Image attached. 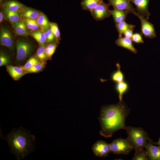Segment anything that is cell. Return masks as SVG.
Returning <instances> with one entry per match:
<instances>
[{"instance_id":"6da1fadb","label":"cell","mask_w":160,"mask_h":160,"mask_svg":"<svg viewBox=\"0 0 160 160\" xmlns=\"http://www.w3.org/2000/svg\"><path fill=\"white\" fill-rule=\"evenodd\" d=\"M130 111L123 100L116 104L102 106L98 118L101 126L100 135L108 138L119 129H125V120Z\"/></svg>"},{"instance_id":"7a4b0ae2","label":"cell","mask_w":160,"mask_h":160,"mask_svg":"<svg viewBox=\"0 0 160 160\" xmlns=\"http://www.w3.org/2000/svg\"><path fill=\"white\" fill-rule=\"evenodd\" d=\"M2 138L7 142L11 152L18 160L24 158L34 149L35 137L23 128L13 129Z\"/></svg>"},{"instance_id":"3957f363","label":"cell","mask_w":160,"mask_h":160,"mask_svg":"<svg viewBox=\"0 0 160 160\" xmlns=\"http://www.w3.org/2000/svg\"><path fill=\"white\" fill-rule=\"evenodd\" d=\"M125 130L127 138L132 143L135 151L145 148L150 138L147 132L140 127L127 126Z\"/></svg>"},{"instance_id":"277c9868","label":"cell","mask_w":160,"mask_h":160,"mask_svg":"<svg viewBox=\"0 0 160 160\" xmlns=\"http://www.w3.org/2000/svg\"><path fill=\"white\" fill-rule=\"evenodd\" d=\"M109 144L110 153L114 154L127 155L134 149L132 143L127 138L116 139Z\"/></svg>"},{"instance_id":"5b68a950","label":"cell","mask_w":160,"mask_h":160,"mask_svg":"<svg viewBox=\"0 0 160 160\" xmlns=\"http://www.w3.org/2000/svg\"><path fill=\"white\" fill-rule=\"evenodd\" d=\"M109 5L103 1L97 5L91 12V15L96 20H101L109 17L111 15Z\"/></svg>"},{"instance_id":"8992f818","label":"cell","mask_w":160,"mask_h":160,"mask_svg":"<svg viewBox=\"0 0 160 160\" xmlns=\"http://www.w3.org/2000/svg\"><path fill=\"white\" fill-rule=\"evenodd\" d=\"M17 56V61H20L25 59L30 54L32 47L28 42L23 40H18L16 42Z\"/></svg>"},{"instance_id":"52a82bcc","label":"cell","mask_w":160,"mask_h":160,"mask_svg":"<svg viewBox=\"0 0 160 160\" xmlns=\"http://www.w3.org/2000/svg\"><path fill=\"white\" fill-rule=\"evenodd\" d=\"M109 5L112 6L114 9L125 11L137 16L136 9L130 3L129 0H108Z\"/></svg>"},{"instance_id":"ba28073f","label":"cell","mask_w":160,"mask_h":160,"mask_svg":"<svg viewBox=\"0 0 160 160\" xmlns=\"http://www.w3.org/2000/svg\"><path fill=\"white\" fill-rule=\"evenodd\" d=\"M141 24L142 33L146 38L152 39L156 37L154 25L149 22L144 17L137 16Z\"/></svg>"},{"instance_id":"9c48e42d","label":"cell","mask_w":160,"mask_h":160,"mask_svg":"<svg viewBox=\"0 0 160 160\" xmlns=\"http://www.w3.org/2000/svg\"><path fill=\"white\" fill-rule=\"evenodd\" d=\"M92 150L96 156L101 157L107 156L110 153L109 144L102 140H99L95 143Z\"/></svg>"},{"instance_id":"30bf717a","label":"cell","mask_w":160,"mask_h":160,"mask_svg":"<svg viewBox=\"0 0 160 160\" xmlns=\"http://www.w3.org/2000/svg\"><path fill=\"white\" fill-rule=\"evenodd\" d=\"M134 4L137 11V16L145 17L148 19L150 13L148 9V4L150 0H129Z\"/></svg>"},{"instance_id":"8fae6325","label":"cell","mask_w":160,"mask_h":160,"mask_svg":"<svg viewBox=\"0 0 160 160\" xmlns=\"http://www.w3.org/2000/svg\"><path fill=\"white\" fill-rule=\"evenodd\" d=\"M0 39L1 45L11 50L13 49L14 44L13 36L11 32L8 29L4 27L1 28Z\"/></svg>"},{"instance_id":"7c38bea8","label":"cell","mask_w":160,"mask_h":160,"mask_svg":"<svg viewBox=\"0 0 160 160\" xmlns=\"http://www.w3.org/2000/svg\"><path fill=\"white\" fill-rule=\"evenodd\" d=\"M145 148L150 160H160V146L155 145L152 143V140L149 138Z\"/></svg>"},{"instance_id":"4fadbf2b","label":"cell","mask_w":160,"mask_h":160,"mask_svg":"<svg viewBox=\"0 0 160 160\" xmlns=\"http://www.w3.org/2000/svg\"><path fill=\"white\" fill-rule=\"evenodd\" d=\"M2 6L4 10L22 13L26 8L25 6L19 2L14 0H8L4 2Z\"/></svg>"},{"instance_id":"5bb4252c","label":"cell","mask_w":160,"mask_h":160,"mask_svg":"<svg viewBox=\"0 0 160 160\" xmlns=\"http://www.w3.org/2000/svg\"><path fill=\"white\" fill-rule=\"evenodd\" d=\"M132 41L131 38L121 37H119L115 43L118 46L125 48L136 54L137 50L133 45Z\"/></svg>"},{"instance_id":"9a60e30c","label":"cell","mask_w":160,"mask_h":160,"mask_svg":"<svg viewBox=\"0 0 160 160\" xmlns=\"http://www.w3.org/2000/svg\"><path fill=\"white\" fill-rule=\"evenodd\" d=\"M7 71L12 77L15 80L19 79L25 73L24 70L22 68L7 65Z\"/></svg>"},{"instance_id":"2e32d148","label":"cell","mask_w":160,"mask_h":160,"mask_svg":"<svg viewBox=\"0 0 160 160\" xmlns=\"http://www.w3.org/2000/svg\"><path fill=\"white\" fill-rule=\"evenodd\" d=\"M110 12L116 24L125 21L128 13L125 11L114 9L113 10H110Z\"/></svg>"},{"instance_id":"e0dca14e","label":"cell","mask_w":160,"mask_h":160,"mask_svg":"<svg viewBox=\"0 0 160 160\" xmlns=\"http://www.w3.org/2000/svg\"><path fill=\"white\" fill-rule=\"evenodd\" d=\"M13 23V28L17 35L26 36L28 35L27 27L24 22L20 20Z\"/></svg>"},{"instance_id":"ac0fdd59","label":"cell","mask_w":160,"mask_h":160,"mask_svg":"<svg viewBox=\"0 0 160 160\" xmlns=\"http://www.w3.org/2000/svg\"><path fill=\"white\" fill-rule=\"evenodd\" d=\"M103 0H82L81 4L83 9L90 12Z\"/></svg>"},{"instance_id":"d6986e66","label":"cell","mask_w":160,"mask_h":160,"mask_svg":"<svg viewBox=\"0 0 160 160\" xmlns=\"http://www.w3.org/2000/svg\"><path fill=\"white\" fill-rule=\"evenodd\" d=\"M115 89L119 95V101H122L123 96L128 89L129 85L126 81L116 83L115 86Z\"/></svg>"},{"instance_id":"ffe728a7","label":"cell","mask_w":160,"mask_h":160,"mask_svg":"<svg viewBox=\"0 0 160 160\" xmlns=\"http://www.w3.org/2000/svg\"><path fill=\"white\" fill-rule=\"evenodd\" d=\"M42 46L44 47L46 41V39L44 31L42 30L34 31L30 33Z\"/></svg>"},{"instance_id":"44dd1931","label":"cell","mask_w":160,"mask_h":160,"mask_svg":"<svg viewBox=\"0 0 160 160\" xmlns=\"http://www.w3.org/2000/svg\"><path fill=\"white\" fill-rule=\"evenodd\" d=\"M36 20L41 30L44 31L50 28V23L46 16L42 13H40Z\"/></svg>"},{"instance_id":"7402d4cb","label":"cell","mask_w":160,"mask_h":160,"mask_svg":"<svg viewBox=\"0 0 160 160\" xmlns=\"http://www.w3.org/2000/svg\"><path fill=\"white\" fill-rule=\"evenodd\" d=\"M117 70L114 72L111 76V80L116 83L124 81V76L121 70V66L119 63L116 64Z\"/></svg>"},{"instance_id":"603a6c76","label":"cell","mask_w":160,"mask_h":160,"mask_svg":"<svg viewBox=\"0 0 160 160\" xmlns=\"http://www.w3.org/2000/svg\"><path fill=\"white\" fill-rule=\"evenodd\" d=\"M115 26L119 33V37H121L127 30L132 28H134L135 25L128 24L124 21L116 24Z\"/></svg>"},{"instance_id":"cb8c5ba5","label":"cell","mask_w":160,"mask_h":160,"mask_svg":"<svg viewBox=\"0 0 160 160\" xmlns=\"http://www.w3.org/2000/svg\"><path fill=\"white\" fill-rule=\"evenodd\" d=\"M22 13L25 18L33 19H37L40 13L37 10L27 8L24 9Z\"/></svg>"},{"instance_id":"d4e9b609","label":"cell","mask_w":160,"mask_h":160,"mask_svg":"<svg viewBox=\"0 0 160 160\" xmlns=\"http://www.w3.org/2000/svg\"><path fill=\"white\" fill-rule=\"evenodd\" d=\"M4 11L6 17L10 22L14 23L20 20V13L7 9Z\"/></svg>"},{"instance_id":"484cf974","label":"cell","mask_w":160,"mask_h":160,"mask_svg":"<svg viewBox=\"0 0 160 160\" xmlns=\"http://www.w3.org/2000/svg\"><path fill=\"white\" fill-rule=\"evenodd\" d=\"M24 22L27 28L32 31H37L40 28L36 19L25 18Z\"/></svg>"},{"instance_id":"4316f807","label":"cell","mask_w":160,"mask_h":160,"mask_svg":"<svg viewBox=\"0 0 160 160\" xmlns=\"http://www.w3.org/2000/svg\"><path fill=\"white\" fill-rule=\"evenodd\" d=\"M149 159L147 155L145 150L144 148L135 151L132 160H148Z\"/></svg>"},{"instance_id":"83f0119b","label":"cell","mask_w":160,"mask_h":160,"mask_svg":"<svg viewBox=\"0 0 160 160\" xmlns=\"http://www.w3.org/2000/svg\"><path fill=\"white\" fill-rule=\"evenodd\" d=\"M43 63H39L36 64L32 67L24 69L25 73H34L39 72L43 68Z\"/></svg>"},{"instance_id":"f1b7e54d","label":"cell","mask_w":160,"mask_h":160,"mask_svg":"<svg viewBox=\"0 0 160 160\" xmlns=\"http://www.w3.org/2000/svg\"><path fill=\"white\" fill-rule=\"evenodd\" d=\"M50 28L54 35L57 41L60 39V34L57 24L55 23H50Z\"/></svg>"},{"instance_id":"f546056e","label":"cell","mask_w":160,"mask_h":160,"mask_svg":"<svg viewBox=\"0 0 160 160\" xmlns=\"http://www.w3.org/2000/svg\"><path fill=\"white\" fill-rule=\"evenodd\" d=\"M36 55L37 57L41 60H45L47 56L44 47L41 46L38 48Z\"/></svg>"},{"instance_id":"4dcf8cb0","label":"cell","mask_w":160,"mask_h":160,"mask_svg":"<svg viewBox=\"0 0 160 160\" xmlns=\"http://www.w3.org/2000/svg\"><path fill=\"white\" fill-rule=\"evenodd\" d=\"M57 47L56 43H52L47 45L45 48V52L48 57H51L54 53Z\"/></svg>"},{"instance_id":"1f68e13d","label":"cell","mask_w":160,"mask_h":160,"mask_svg":"<svg viewBox=\"0 0 160 160\" xmlns=\"http://www.w3.org/2000/svg\"><path fill=\"white\" fill-rule=\"evenodd\" d=\"M40 63L36 57H31L28 60L25 65L22 68L24 70L29 68L36 64Z\"/></svg>"},{"instance_id":"d6a6232c","label":"cell","mask_w":160,"mask_h":160,"mask_svg":"<svg viewBox=\"0 0 160 160\" xmlns=\"http://www.w3.org/2000/svg\"><path fill=\"white\" fill-rule=\"evenodd\" d=\"M43 31L44 33L47 42H52L55 40V37L50 28L46 30Z\"/></svg>"},{"instance_id":"836d02e7","label":"cell","mask_w":160,"mask_h":160,"mask_svg":"<svg viewBox=\"0 0 160 160\" xmlns=\"http://www.w3.org/2000/svg\"><path fill=\"white\" fill-rule=\"evenodd\" d=\"M131 39L132 41L136 43H143L144 41L141 34L136 33L133 34Z\"/></svg>"},{"instance_id":"e575fe53","label":"cell","mask_w":160,"mask_h":160,"mask_svg":"<svg viewBox=\"0 0 160 160\" xmlns=\"http://www.w3.org/2000/svg\"><path fill=\"white\" fill-rule=\"evenodd\" d=\"M9 62L8 57L4 53H1L0 55V66L4 65Z\"/></svg>"},{"instance_id":"d590c367","label":"cell","mask_w":160,"mask_h":160,"mask_svg":"<svg viewBox=\"0 0 160 160\" xmlns=\"http://www.w3.org/2000/svg\"><path fill=\"white\" fill-rule=\"evenodd\" d=\"M133 28H129L124 33L125 37L131 38L133 35Z\"/></svg>"},{"instance_id":"8d00e7d4","label":"cell","mask_w":160,"mask_h":160,"mask_svg":"<svg viewBox=\"0 0 160 160\" xmlns=\"http://www.w3.org/2000/svg\"><path fill=\"white\" fill-rule=\"evenodd\" d=\"M3 15H3L2 12L1 11L0 12V23H1V22L3 20Z\"/></svg>"},{"instance_id":"74e56055","label":"cell","mask_w":160,"mask_h":160,"mask_svg":"<svg viewBox=\"0 0 160 160\" xmlns=\"http://www.w3.org/2000/svg\"><path fill=\"white\" fill-rule=\"evenodd\" d=\"M152 143L154 145L160 146V137L159 139V141L157 142H154L152 140Z\"/></svg>"}]
</instances>
